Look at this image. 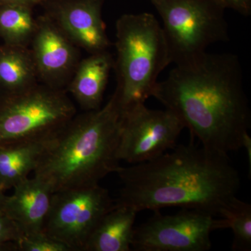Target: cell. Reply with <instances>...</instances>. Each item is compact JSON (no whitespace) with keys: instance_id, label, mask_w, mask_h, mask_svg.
<instances>
[{"instance_id":"cell-24","label":"cell","mask_w":251,"mask_h":251,"mask_svg":"<svg viewBox=\"0 0 251 251\" xmlns=\"http://www.w3.org/2000/svg\"><path fill=\"white\" fill-rule=\"evenodd\" d=\"M6 199H7V196L4 194V191L0 188V214H4Z\"/></svg>"},{"instance_id":"cell-16","label":"cell","mask_w":251,"mask_h":251,"mask_svg":"<svg viewBox=\"0 0 251 251\" xmlns=\"http://www.w3.org/2000/svg\"><path fill=\"white\" fill-rule=\"evenodd\" d=\"M29 47L0 46V92L16 93L39 83Z\"/></svg>"},{"instance_id":"cell-18","label":"cell","mask_w":251,"mask_h":251,"mask_svg":"<svg viewBox=\"0 0 251 251\" xmlns=\"http://www.w3.org/2000/svg\"><path fill=\"white\" fill-rule=\"evenodd\" d=\"M219 219L220 229L230 228L233 232L232 250H251V205L237 197L223 212Z\"/></svg>"},{"instance_id":"cell-6","label":"cell","mask_w":251,"mask_h":251,"mask_svg":"<svg viewBox=\"0 0 251 251\" xmlns=\"http://www.w3.org/2000/svg\"><path fill=\"white\" fill-rule=\"evenodd\" d=\"M150 1L161 16L171 64H186L229 41L226 9L219 0Z\"/></svg>"},{"instance_id":"cell-10","label":"cell","mask_w":251,"mask_h":251,"mask_svg":"<svg viewBox=\"0 0 251 251\" xmlns=\"http://www.w3.org/2000/svg\"><path fill=\"white\" fill-rule=\"evenodd\" d=\"M29 49L39 82L66 90L82 59L80 49L44 14L37 17Z\"/></svg>"},{"instance_id":"cell-4","label":"cell","mask_w":251,"mask_h":251,"mask_svg":"<svg viewBox=\"0 0 251 251\" xmlns=\"http://www.w3.org/2000/svg\"><path fill=\"white\" fill-rule=\"evenodd\" d=\"M117 87L122 113L152 97L160 74L171 61L161 25L153 14H125L116 22Z\"/></svg>"},{"instance_id":"cell-20","label":"cell","mask_w":251,"mask_h":251,"mask_svg":"<svg viewBox=\"0 0 251 251\" xmlns=\"http://www.w3.org/2000/svg\"><path fill=\"white\" fill-rule=\"evenodd\" d=\"M23 234L17 225L5 214H0V251H18Z\"/></svg>"},{"instance_id":"cell-8","label":"cell","mask_w":251,"mask_h":251,"mask_svg":"<svg viewBox=\"0 0 251 251\" xmlns=\"http://www.w3.org/2000/svg\"><path fill=\"white\" fill-rule=\"evenodd\" d=\"M184 128L182 120L168 109L135 105L122 113L117 158L130 165L154 159L177 145Z\"/></svg>"},{"instance_id":"cell-17","label":"cell","mask_w":251,"mask_h":251,"mask_svg":"<svg viewBox=\"0 0 251 251\" xmlns=\"http://www.w3.org/2000/svg\"><path fill=\"white\" fill-rule=\"evenodd\" d=\"M33 9L27 5L0 4V38L4 44L29 47L37 26Z\"/></svg>"},{"instance_id":"cell-2","label":"cell","mask_w":251,"mask_h":251,"mask_svg":"<svg viewBox=\"0 0 251 251\" xmlns=\"http://www.w3.org/2000/svg\"><path fill=\"white\" fill-rule=\"evenodd\" d=\"M116 173L122 188L115 204L138 212L179 206L220 218L237 198L241 184L228 155L192 142L151 161L120 166Z\"/></svg>"},{"instance_id":"cell-13","label":"cell","mask_w":251,"mask_h":251,"mask_svg":"<svg viewBox=\"0 0 251 251\" xmlns=\"http://www.w3.org/2000/svg\"><path fill=\"white\" fill-rule=\"evenodd\" d=\"M113 66L114 59L108 50L81 59L66 91L72 94L82 110L92 111L101 107Z\"/></svg>"},{"instance_id":"cell-5","label":"cell","mask_w":251,"mask_h":251,"mask_svg":"<svg viewBox=\"0 0 251 251\" xmlns=\"http://www.w3.org/2000/svg\"><path fill=\"white\" fill-rule=\"evenodd\" d=\"M67 91L39 82L16 92H0V146L50 139L76 115Z\"/></svg>"},{"instance_id":"cell-1","label":"cell","mask_w":251,"mask_h":251,"mask_svg":"<svg viewBox=\"0 0 251 251\" xmlns=\"http://www.w3.org/2000/svg\"><path fill=\"white\" fill-rule=\"evenodd\" d=\"M152 97L175 112L203 148L228 155L243 148L251 112L242 65L232 53L204 52L176 65Z\"/></svg>"},{"instance_id":"cell-15","label":"cell","mask_w":251,"mask_h":251,"mask_svg":"<svg viewBox=\"0 0 251 251\" xmlns=\"http://www.w3.org/2000/svg\"><path fill=\"white\" fill-rule=\"evenodd\" d=\"M50 139L0 146V188H14L27 179Z\"/></svg>"},{"instance_id":"cell-12","label":"cell","mask_w":251,"mask_h":251,"mask_svg":"<svg viewBox=\"0 0 251 251\" xmlns=\"http://www.w3.org/2000/svg\"><path fill=\"white\" fill-rule=\"evenodd\" d=\"M7 196L4 214L13 220L23 235L41 232L50 207L52 192L49 185L38 178L23 180Z\"/></svg>"},{"instance_id":"cell-19","label":"cell","mask_w":251,"mask_h":251,"mask_svg":"<svg viewBox=\"0 0 251 251\" xmlns=\"http://www.w3.org/2000/svg\"><path fill=\"white\" fill-rule=\"evenodd\" d=\"M18 247V251H72L65 244L44 231L23 235Z\"/></svg>"},{"instance_id":"cell-23","label":"cell","mask_w":251,"mask_h":251,"mask_svg":"<svg viewBox=\"0 0 251 251\" xmlns=\"http://www.w3.org/2000/svg\"><path fill=\"white\" fill-rule=\"evenodd\" d=\"M245 149L247 151L248 158L249 160V166H250V172H251V138L250 135H247V138L244 140V145H243V148Z\"/></svg>"},{"instance_id":"cell-21","label":"cell","mask_w":251,"mask_h":251,"mask_svg":"<svg viewBox=\"0 0 251 251\" xmlns=\"http://www.w3.org/2000/svg\"><path fill=\"white\" fill-rule=\"evenodd\" d=\"M226 9L233 10L244 16L251 14V0H219Z\"/></svg>"},{"instance_id":"cell-22","label":"cell","mask_w":251,"mask_h":251,"mask_svg":"<svg viewBox=\"0 0 251 251\" xmlns=\"http://www.w3.org/2000/svg\"><path fill=\"white\" fill-rule=\"evenodd\" d=\"M44 0H0V4H23L35 7L38 5H42Z\"/></svg>"},{"instance_id":"cell-3","label":"cell","mask_w":251,"mask_h":251,"mask_svg":"<svg viewBox=\"0 0 251 251\" xmlns=\"http://www.w3.org/2000/svg\"><path fill=\"white\" fill-rule=\"evenodd\" d=\"M122 117L113 96L103 107L76 114L50 140L34 176L54 193L99 184L116 173Z\"/></svg>"},{"instance_id":"cell-9","label":"cell","mask_w":251,"mask_h":251,"mask_svg":"<svg viewBox=\"0 0 251 251\" xmlns=\"http://www.w3.org/2000/svg\"><path fill=\"white\" fill-rule=\"evenodd\" d=\"M133 229L131 250L207 251L211 233L219 229L218 218L195 209H182L173 215L160 210Z\"/></svg>"},{"instance_id":"cell-11","label":"cell","mask_w":251,"mask_h":251,"mask_svg":"<svg viewBox=\"0 0 251 251\" xmlns=\"http://www.w3.org/2000/svg\"><path fill=\"white\" fill-rule=\"evenodd\" d=\"M105 0H44L41 6L71 41L89 54L108 50L111 46L102 11Z\"/></svg>"},{"instance_id":"cell-14","label":"cell","mask_w":251,"mask_h":251,"mask_svg":"<svg viewBox=\"0 0 251 251\" xmlns=\"http://www.w3.org/2000/svg\"><path fill=\"white\" fill-rule=\"evenodd\" d=\"M138 213L130 206L115 204L94 229L84 251L131 250L132 238Z\"/></svg>"},{"instance_id":"cell-7","label":"cell","mask_w":251,"mask_h":251,"mask_svg":"<svg viewBox=\"0 0 251 251\" xmlns=\"http://www.w3.org/2000/svg\"><path fill=\"white\" fill-rule=\"evenodd\" d=\"M114 205L108 190L99 184L54 193L43 231L72 251H84L94 229Z\"/></svg>"}]
</instances>
